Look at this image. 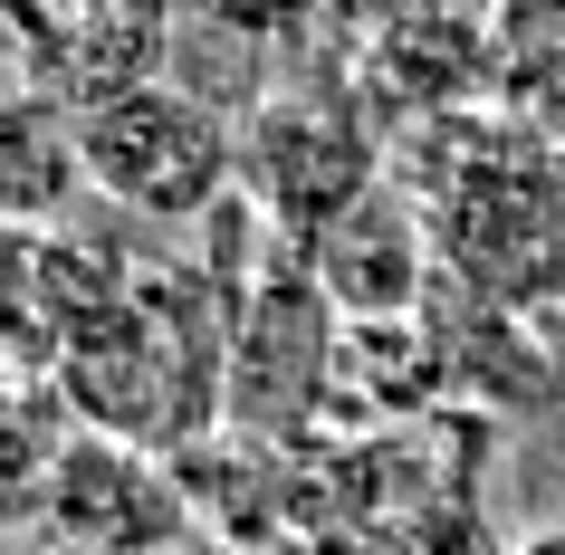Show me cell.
Instances as JSON below:
<instances>
[{"mask_svg": "<svg viewBox=\"0 0 565 555\" xmlns=\"http://www.w3.org/2000/svg\"><path fill=\"white\" fill-rule=\"evenodd\" d=\"M231 307L221 278L192 268H135V288L58 354V403L77 431L135 440L153 460H182L221 431V374H231Z\"/></svg>", "mask_w": 565, "mask_h": 555, "instance_id": "obj_1", "label": "cell"}, {"mask_svg": "<svg viewBox=\"0 0 565 555\" xmlns=\"http://www.w3.org/2000/svg\"><path fill=\"white\" fill-rule=\"evenodd\" d=\"M413 202L431 221L441 288L508 317H546L565 297V153H546L536 125L441 116Z\"/></svg>", "mask_w": 565, "mask_h": 555, "instance_id": "obj_2", "label": "cell"}, {"mask_svg": "<svg viewBox=\"0 0 565 555\" xmlns=\"http://www.w3.org/2000/svg\"><path fill=\"white\" fill-rule=\"evenodd\" d=\"M335 345H345V317L327 307L317 268L288 249L239 278L231 307V374H221V431L278 440V450H307L327 440L335 421Z\"/></svg>", "mask_w": 565, "mask_h": 555, "instance_id": "obj_3", "label": "cell"}, {"mask_svg": "<svg viewBox=\"0 0 565 555\" xmlns=\"http://www.w3.org/2000/svg\"><path fill=\"white\" fill-rule=\"evenodd\" d=\"M77 163L106 202L145 211V221H211L221 192L239 182V135L192 87L135 77V87H106L77 106Z\"/></svg>", "mask_w": 565, "mask_h": 555, "instance_id": "obj_4", "label": "cell"}, {"mask_svg": "<svg viewBox=\"0 0 565 555\" xmlns=\"http://www.w3.org/2000/svg\"><path fill=\"white\" fill-rule=\"evenodd\" d=\"M384 182V145L335 96H268L239 125V192L288 249H317L335 221H355Z\"/></svg>", "mask_w": 565, "mask_h": 555, "instance_id": "obj_5", "label": "cell"}, {"mask_svg": "<svg viewBox=\"0 0 565 555\" xmlns=\"http://www.w3.org/2000/svg\"><path fill=\"white\" fill-rule=\"evenodd\" d=\"M39 517L77 555H145L192 526V498H182L173 460H153L135 440H106V431H67L58 469L39 489Z\"/></svg>", "mask_w": 565, "mask_h": 555, "instance_id": "obj_6", "label": "cell"}, {"mask_svg": "<svg viewBox=\"0 0 565 555\" xmlns=\"http://www.w3.org/2000/svg\"><path fill=\"white\" fill-rule=\"evenodd\" d=\"M422 317H431L441 364H450V412L527 421V412L565 403V354L546 345V317H508V307H479L460 288H431Z\"/></svg>", "mask_w": 565, "mask_h": 555, "instance_id": "obj_7", "label": "cell"}, {"mask_svg": "<svg viewBox=\"0 0 565 555\" xmlns=\"http://www.w3.org/2000/svg\"><path fill=\"white\" fill-rule=\"evenodd\" d=\"M317 268V288L345 325L364 317H422L431 288H441V259H431V221H422L413 192H374L355 221H335L317 249H298Z\"/></svg>", "mask_w": 565, "mask_h": 555, "instance_id": "obj_8", "label": "cell"}, {"mask_svg": "<svg viewBox=\"0 0 565 555\" xmlns=\"http://www.w3.org/2000/svg\"><path fill=\"white\" fill-rule=\"evenodd\" d=\"M479 77L499 96V116L518 125H565V0H499L479 30Z\"/></svg>", "mask_w": 565, "mask_h": 555, "instance_id": "obj_9", "label": "cell"}, {"mask_svg": "<svg viewBox=\"0 0 565 555\" xmlns=\"http://www.w3.org/2000/svg\"><path fill=\"white\" fill-rule=\"evenodd\" d=\"M374 555H508L489 526H479V508H441V517L403 526V536H384Z\"/></svg>", "mask_w": 565, "mask_h": 555, "instance_id": "obj_10", "label": "cell"}, {"mask_svg": "<svg viewBox=\"0 0 565 555\" xmlns=\"http://www.w3.org/2000/svg\"><path fill=\"white\" fill-rule=\"evenodd\" d=\"M268 555H374L364 536H345V526H298V536H278Z\"/></svg>", "mask_w": 565, "mask_h": 555, "instance_id": "obj_11", "label": "cell"}, {"mask_svg": "<svg viewBox=\"0 0 565 555\" xmlns=\"http://www.w3.org/2000/svg\"><path fill=\"white\" fill-rule=\"evenodd\" d=\"M145 555H231L221 536H202V526H182V536H163V546H145Z\"/></svg>", "mask_w": 565, "mask_h": 555, "instance_id": "obj_12", "label": "cell"}, {"mask_svg": "<svg viewBox=\"0 0 565 555\" xmlns=\"http://www.w3.org/2000/svg\"><path fill=\"white\" fill-rule=\"evenodd\" d=\"M508 555H565V517H556V526H536V536H518Z\"/></svg>", "mask_w": 565, "mask_h": 555, "instance_id": "obj_13", "label": "cell"}]
</instances>
